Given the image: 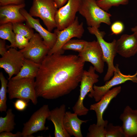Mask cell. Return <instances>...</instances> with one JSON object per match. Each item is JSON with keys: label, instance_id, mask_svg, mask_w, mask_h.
Wrapping results in <instances>:
<instances>
[{"label": "cell", "instance_id": "7", "mask_svg": "<svg viewBox=\"0 0 137 137\" xmlns=\"http://www.w3.org/2000/svg\"><path fill=\"white\" fill-rule=\"evenodd\" d=\"M83 25V22L80 23L78 17L76 16L74 22L66 28L61 30L55 29L54 32L57 35L56 41L47 55L63 54L64 51L62 47L65 43L73 38L80 39L82 37L84 31Z\"/></svg>", "mask_w": 137, "mask_h": 137}, {"label": "cell", "instance_id": "21", "mask_svg": "<svg viewBox=\"0 0 137 137\" xmlns=\"http://www.w3.org/2000/svg\"><path fill=\"white\" fill-rule=\"evenodd\" d=\"M40 64L25 58L23 66L18 74L11 78L13 79L23 78H33L36 77Z\"/></svg>", "mask_w": 137, "mask_h": 137}, {"label": "cell", "instance_id": "33", "mask_svg": "<svg viewBox=\"0 0 137 137\" xmlns=\"http://www.w3.org/2000/svg\"><path fill=\"white\" fill-rule=\"evenodd\" d=\"M25 0H0V6L10 5H20L25 4Z\"/></svg>", "mask_w": 137, "mask_h": 137}, {"label": "cell", "instance_id": "26", "mask_svg": "<svg viewBox=\"0 0 137 137\" xmlns=\"http://www.w3.org/2000/svg\"><path fill=\"white\" fill-rule=\"evenodd\" d=\"M87 42L82 40L71 39L64 44L62 49L64 51L72 50L79 53L84 49Z\"/></svg>", "mask_w": 137, "mask_h": 137}, {"label": "cell", "instance_id": "35", "mask_svg": "<svg viewBox=\"0 0 137 137\" xmlns=\"http://www.w3.org/2000/svg\"><path fill=\"white\" fill-rule=\"evenodd\" d=\"M5 40L0 39V54L2 56L7 52Z\"/></svg>", "mask_w": 137, "mask_h": 137}, {"label": "cell", "instance_id": "8", "mask_svg": "<svg viewBox=\"0 0 137 137\" xmlns=\"http://www.w3.org/2000/svg\"><path fill=\"white\" fill-rule=\"evenodd\" d=\"M50 111L48 105L45 104L35 112L28 121L23 124L22 137H33L32 134L35 133L48 130L45 125Z\"/></svg>", "mask_w": 137, "mask_h": 137}, {"label": "cell", "instance_id": "22", "mask_svg": "<svg viewBox=\"0 0 137 137\" xmlns=\"http://www.w3.org/2000/svg\"><path fill=\"white\" fill-rule=\"evenodd\" d=\"M0 38L9 41L10 44L7 48H15V34L13 30L12 23L9 22L0 25Z\"/></svg>", "mask_w": 137, "mask_h": 137}, {"label": "cell", "instance_id": "25", "mask_svg": "<svg viewBox=\"0 0 137 137\" xmlns=\"http://www.w3.org/2000/svg\"><path fill=\"white\" fill-rule=\"evenodd\" d=\"M13 30L16 34H19L28 38L29 40L33 36L35 33L33 28L26 24L23 22L12 23Z\"/></svg>", "mask_w": 137, "mask_h": 137}, {"label": "cell", "instance_id": "27", "mask_svg": "<svg viewBox=\"0 0 137 137\" xmlns=\"http://www.w3.org/2000/svg\"><path fill=\"white\" fill-rule=\"evenodd\" d=\"M108 123L99 125L93 124L90 125L87 137H106V127Z\"/></svg>", "mask_w": 137, "mask_h": 137}, {"label": "cell", "instance_id": "30", "mask_svg": "<svg viewBox=\"0 0 137 137\" xmlns=\"http://www.w3.org/2000/svg\"><path fill=\"white\" fill-rule=\"evenodd\" d=\"M29 40L27 38L19 34H16L15 39V48L22 49L28 44Z\"/></svg>", "mask_w": 137, "mask_h": 137}, {"label": "cell", "instance_id": "5", "mask_svg": "<svg viewBox=\"0 0 137 137\" xmlns=\"http://www.w3.org/2000/svg\"><path fill=\"white\" fill-rule=\"evenodd\" d=\"M95 70L93 66H90L88 71L84 70L80 82V94L78 99L72 107L74 113L78 116L87 115L89 109L83 104V100L89 92L93 90L94 84L99 81V75L95 73Z\"/></svg>", "mask_w": 137, "mask_h": 137}, {"label": "cell", "instance_id": "12", "mask_svg": "<svg viewBox=\"0 0 137 137\" xmlns=\"http://www.w3.org/2000/svg\"><path fill=\"white\" fill-rule=\"evenodd\" d=\"M25 58L21 52L15 48H10L0 58V67L8 74V80L18 74L23 64Z\"/></svg>", "mask_w": 137, "mask_h": 137}, {"label": "cell", "instance_id": "37", "mask_svg": "<svg viewBox=\"0 0 137 137\" xmlns=\"http://www.w3.org/2000/svg\"><path fill=\"white\" fill-rule=\"evenodd\" d=\"M131 31L135 33L137 36V26L134 27H133L131 29Z\"/></svg>", "mask_w": 137, "mask_h": 137}, {"label": "cell", "instance_id": "18", "mask_svg": "<svg viewBox=\"0 0 137 137\" xmlns=\"http://www.w3.org/2000/svg\"><path fill=\"white\" fill-rule=\"evenodd\" d=\"M25 4L10 5L0 7V25L9 22L12 23L26 21L24 17L20 12Z\"/></svg>", "mask_w": 137, "mask_h": 137}, {"label": "cell", "instance_id": "6", "mask_svg": "<svg viewBox=\"0 0 137 137\" xmlns=\"http://www.w3.org/2000/svg\"><path fill=\"white\" fill-rule=\"evenodd\" d=\"M87 29L91 34L96 37L101 48L104 61L108 66L107 71L104 79V81H107L113 75L116 70L114 65V60L117 53L116 48V40L114 39L111 42H107L103 38L105 35L104 31H100L98 28L93 27H88Z\"/></svg>", "mask_w": 137, "mask_h": 137}, {"label": "cell", "instance_id": "29", "mask_svg": "<svg viewBox=\"0 0 137 137\" xmlns=\"http://www.w3.org/2000/svg\"><path fill=\"white\" fill-rule=\"evenodd\" d=\"M106 137H125L122 126L110 123L106 127Z\"/></svg>", "mask_w": 137, "mask_h": 137}, {"label": "cell", "instance_id": "20", "mask_svg": "<svg viewBox=\"0 0 137 137\" xmlns=\"http://www.w3.org/2000/svg\"><path fill=\"white\" fill-rule=\"evenodd\" d=\"M78 115L69 111H66L63 120V124L66 132L71 136L83 137L81 127L82 124L88 120H82L78 117Z\"/></svg>", "mask_w": 137, "mask_h": 137}, {"label": "cell", "instance_id": "19", "mask_svg": "<svg viewBox=\"0 0 137 137\" xmlns=\"http://www.w3.org/2000/svg\"><path fill=\"white\" fill-rule=\"evenodd\" d=\"M65 112L66 106L64 104L50 110L47 119L51 121L54 124L55 137L71 136L66 131L64 126L63 120Z\"/></svg>", "mask_w": 137, "mask_h": 137}, {"label": "cell", "instance_id": "1", "mask_svg": "<svg viewBox=\"0 0 137 137\" xmlns=\"http://www.w3.org/2000/svg\"><path fill=\"white\" fill-rule=\"evenodd\" d=\"M84 63L74 55H47L35 78L37 97L53 100L70 93L80 83Z\"/></svg>", "mask_w": 137, "mask_h": 137}, {"label": "cell", "instance_id": "36", "mask_svg": "<svg viewBox=\"0 0 137 137\" xmlns=\"http://www.w3.org/2000/svg\"><path fill=\"white\" fill-rule=\"evenodd\" d=\"M58 9L64 5L68 0H53Z\"/></svg>", "mask_w": 137, "mask_h": 137}, {"label": "cell", "instance_id": "2", "mask_svg": "<svg viewBox=\"0 0 137 137\" xmlns=\"http://www.w3.org/2000/svg\"><path fill=\"white\" fill-rule=\"evenodd\" d=\"M7 93L9 98L23 99L28 102L31 100L33 104L38 103V98L35 90V78H23L8 80Z\"/></svg>", "mask_w": 137, "mask_h": 137}, {"label": "cell", "instance_id": "31", "mask_svg": "<svg viewBox=\"0 0 137 137\" xmlns=\"http://www.w3.org/2000/svg\"><path fill=\"white\" fill-rule=\"evenodd\" d=\"M124 29L123 24L120 21H116L111 25V29L112 34L118 35L121 33Z\"/></svg>", "mask_w": 137, "mask_h": 137}, {"label": "cell", "instance_id": "3", "mask_svg": "<svg viewBox=\"0 0 137 137\" xmlns=\"http://www.w3.org/2000/svg\"><path fill=\"white\" fill-rule=\"evenodd\" d=\"M78 12L85 18L88 27L98 29L101 23L111 24V14L100 8L96 0H81Z\"/></svg>", "mask_w": 137, "mask_h": 137}, {"label": "cell", "instance_id": "24", "mask_svg": "<svg viewBox=\"0 0 137 137\" xmlns=\"http://www.w3.org/2000/svg\"><path fill=\"white\" fill-rule=\"evenodd\" d=\"M0 80L1 83L0 89V111L1 112H6L7 108V93L8 81L2 72L0 73Z\"/></svg>", "mask_w": 137, "mask_h": 137}, {"label": "cell", "instance_id": "32", "mask_svg": "<svg viewBox=\"0 0 137 137\" xmlns=\"http://www.w3.org/2000/svg\"><path fill=\"white\" fill-rule=\"evenodd\" d=\"M28 102L24 100L18 99L14 103V106L17 110L20 111H23L27 106Z\"/></svg>", "mask_w": 137, "mask_h": 137}, {"label": "cell", "instance_id": "16", "mask_svg": "<svg viewBox=\"0 0 137 137\" xmlns=\"http://www.w3.org/2000/svg\"><path fill=\"white\" fill-rule=\"evenodd\" d=\"M117 53L122 57L128 58L137 53V36L134 33L131 35L123 34L116 40Z\"/></svg>", "mask_w": 137, "mask_h": 137}, {"label": "cell", "instance_id": "9", "mask_svg": "<svg viewBox=\"0 0 137 137\" xmlns=\"http://www.w3.org/2000/svg\"><path fill=\"white\" fill-rule=\"evenodd\" d=\"M115 66L116 70L112 78L106 81L105 84L102 86H97L94 84L93 87V90L88 95L89 97L93 98L95 101L97 102L112 87L115 86L129 80L134 83H137V71L133 75H125L121 72L118 64Z\"/></svg>", "mask_w": 137, "mask_h": 137}, {"label": "cell", "instance_id": "11", "mask_svg": "<svg viewBox=\"0 0 137 137\" xmlns=\"http://www.w3.org/2000/svg\"><path fill=\"white\" fill-rule=\"evenodd\" d=\"M78 56L84 62L91 63L96 71L100 74L103 72L105 62L101 48L97 41L87 42L84 49Z\"/></svg>", "mask_w": 137, "mask_h": 137}, {"label": "cell", "instance_id": "28", "mask_svg": "<svg viewBox=\"0 0 137 137\" xmlns=\"http://www.w3.org/2000/svg\"><path fill=\"white\" fill-rule=\"evenodd\" d=\"M129 1V0H96L98 5L107 12L112 7L127 4Z\"/></svg>", "mask_w": 137, "mask_h": 137}, {"label": "cell", "instance_id": "13", "mask_svg": "<svg viewBox=\"0 0 137 137\" xmlns=\"http://www.w3.org/2000/svg\"><path fill=\"white\" fill-rule=\"evenodd\" d=\"M81 0H68L66 4L58 9L55 21L56 28L61 30L72 24L78 12Z\"/></svg>", "mask_w": 137, "mask_h": 137}, {"label": "cell", "instance_id": "4", "mask_svg": "<svg viewBox=\"0 0 137 137\" xmlns=\"http://www.w3.org/2000/svg\"><path fill=\"white\" fill-rule=\"evenodd\" d=\"M58 9L53 0H33L28 13L33 17L39 18L52 32L56 28L55 17Z\"/></svg>", "mask_w": 137, "mask_h": 137}, {"label": "cell", "instance_id": "15", "mask_svg": "<svg viewBox=\"0 0 137 137\" xmlns=\"http://www.w3.org/2000/svg\"><path fill=\"white\" fill-rule=\"evenodd\" d=\"M121 86L115 87L106 93L100 100L97 103L91 105L90 110L94 111L96 113L97 125H99L108 123L107 120H104L102 117L103 114L112 100L115 98L120 93Z\"/></svg>", "mask_w": 137, "mask_h": 137}, {"label": "cell", "instance_id": "10", "mask_svg": "<svg viewBox=\"0 0 137 137\" xmlns=\"http://www.w3.org/2000/svg\"><path fill=\"white\" fill-rule=\"evenodd\" d=\"M50 49L39 33H35L28 45L20 51L25 58L40 64Z\"/></svg>", "mask_w": 137, "mask_h": 137}, {"label": "cell", "instance_id": "14", "mask_svg": "<svg viewBox=\"0 0 137 137\" xmlns=\"http://www.w3.org/2000/svg\"><path fill=\"white\" fill-rule=\"evenodd\" d=\"M20 12L25 18L26 24L38 32L42 38L45 44L50 50L51 49L56 41V34L54 32H52L44 28L41 24L39 20L35 19L31 16L24 8L21 9Z\"/></svg>", "mask_w": 137, "mask_h": 137}, {"label": "cell", "instance_id": "34", "mask_svg": "<svg viewBox=\"0 0 137 137\" xmlns=\"http://www.w3.org/2000/svg\"><path fill=\"white\" fill-rule=\"evenodd\" d=\"M22 132L18 131L15 133H13L11 132H4L0 133V137H21Z\"/></svg>", "mask_w": 137, "mask_h": 137}, {"label": "cell", "instance_id": "17", "mask_svg": "<svg viewBox=\"0 0 137 137\" xmlns=\"http://www.w3.org/2000/svg\"><path fill=\"white\" fill-rule=\"evenodd\" d=\"M119 118L125 137H137V111L128 106L125 108Z\"/></svg>", "mask_w": 137, "mask_h": 137}, {"label": "cell", "instance_id": "38", "mask_svg": "<svg viewBox=\"0 0 137 137\" xmlns=\"http://www.w3.org/2000/svg\"></svg>", "mask_w": 137, "mask_h": 137}, {"label": "cell", "instance_id": "23", "mask_svg": "<svg viewBox=\"0 0 137 137\" xmlns=\"http://www.w3.org/2000/svg\"><path fill=\"white\" fill-rule=\"evenodd\" d=\"M15 115L11 109L6 111L4 117H0V133L2 132H12L15 128L16 124L14 122Z\"/></svg>", "mask_w": 137, "mask_h": 137}]
</instances>
